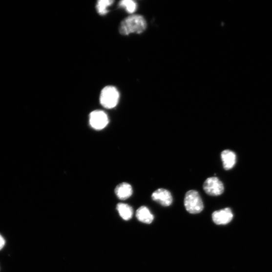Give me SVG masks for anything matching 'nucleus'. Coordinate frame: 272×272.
<instances>
[{
    "label": "nucleus",
    "instance_id": "nucleus-1",
    "mask_svg": "<svg viewBox=\"0 0 272 272\" xmlns=\"http://www.w3.org/2000/svg\"><path fill=\"white\" fill-rule=\"evenodd\" d=\"M147 28V22L142 16L134 15L124 20L119 27L120 33L123 36L131 34H140Z\"/></svg>",
    "mask_w": 272,
    "mask_h": 272
},
{
    "label": "nucleus",
    "instance_id": "nucleus-2",
    "mask_svg": "<svg viewBox=\"0 0 272 272\" xmlns=\"http://www.w3.org/2000/svg\"><path fill=\"white\" fill-rule=\"evenodd\" d=\"M184 205L186 210L190 214H198L204 209L202 198L197 190H190L186 193Z\"/></svg>",
    "mask_w": 272,
    "mask_h": 272
},
{
    "label": "nucleus",
    "instance_id": "nucleus-3",
    "mask_svg": "<svg viewBox=\"0 0 272 272\" xmlns=\"http://www.w3.org/2000/svg\"><path fill=\"white\" fill-rule=\"evenodd\" d=\"M119 99L120 94L117 89L114 86H107L101 92L100 103L106 108H113L117 105Z\"/></svg>",
    "mask_w": 272,
    "mask_h": 272
},
{
    "label": "nucleus",
    "instance_id": "nucleus-4",
    "mask_svg": "<svg viewBox=\"0 0 272 272\" xmlns=\"http://www.w3.org/2000/svg\"><path fill=\"white\" fill-rule=\"evenodd\" d=\"M203 188L207 194L212 196L221 195L225 190L223 183L217 177L208 178L204 183Z\"/></svg>",
    "mask_w": 272,
    "mask_h": 272
},
{
    "label": "nucleus",
    "instance_id": "nucleus-5",
    "mask_svg": "<svg viewBox=\"0 0 272 272\" xmlns=\"http://www.w3.org/2000/svg\"><path fill=\"white\" fill-rule=\"evenodd\" d=\"M108 117L104 111L96 110L90 114L89 124L95 130L104 129L108 125Z\"/></svg>",
    "mask_w": 272,
    "mask_h": 272
},
{
    "label": "nucleus",
    "instance_id": "nucleus-6",
    "mask_svg": "<svg viewBox=\"0 0 272 272\" xmlns=\"http://www.w3.org/2000/svg\"><path fill=\"white\" fill-rule=\"evenodd\" d=\"M233 218V214L229 208L215 211L212 214V219L217 225H227Z\"/></svg>",
    "mask_w": 272,
    "mask_h": 272
},
{
    "label": "nucleus",
    "instance_id": "nucleus-7",
    "mask_svg": "<svg viewBox=\"0 0 272 272\" xmlns=\"http://www.w3.org/2000/svg\"><path fill=\"white\" fill-rule=\"evenodd\" d=\"M152 199L161 205L165 207L170 206L173 201L170 192L165 188H158L153 192Z\"/></svg>",
    "mask_w": 272,
    "mask_h": 272
},
{
    "label": "nucleus",
    "instance_id": "nucleus-8",
    "mask_svg": "<svg viewBox=\"0 0 272 272\" xmlns=\"http://www.w3.org/2000/svg\"><path fill=\"white\" fill-rule=\"evenodd\" d=\"M224 168L230 170L232 168L236 161V156L234 152L230 150H224L221 154Z\"/></svg>",
    "mask_w": 272,
    "mask_h": 272
},
{
    "label": "nucleus",
    "instance_id": "nucleus-9",
    "mask_svg": "<svg viewBox=\"0 0 272 272\" xmlns=\"http://www.w3.org/2000/svg\"><path fill=\"white\" fill-rule=\"evenodd\" d=\"M115 194L119 199L126 200L132 195V187L129 184L122 183L116 188Z\"/></svg>",
    "mask_w": 272,
    "mask_h": 272
},
{
    "label": "nucleus",
    "instance_id": "nucleus-10",
    "mask_svg": "<svg viewBox=\"0 0 272 272\" xmlns=\"http://www.w3.org/2000/svg\"><path fill=\"white\" fill-rule=\"evenodd\" d=\"M136 215L138 220L144 223L150 224L154 220V216L146 206L140 207L137 210Z\"/></svg>",
    "mask_w": 272,
    "mask_h": 272
},
{
    "label": "nucleus",
    "instance_id": "nucleus-11",
    "mask_svg": "<svg viewBox=\"0 0 272 272\" xmlns=\"http://www.w3.org/2000/svg\"><path fill=\"white\" fill-rule=\"evenodd\" d=\"M117 209L120 216L125 220L131 219L133 216V210L129 205L125 203H119L117 205Z\"/></svg>",
    "mask_w": 272,
    "mask_h": 272
},
{
    "label": "nucleus",
    "instance_id": "nucleus-12",
    "mask_svg": "<svg viewBox=\"0 0 272 272\" xmlns=\"http://www.w3.org/2000/svg\"><path fill=\"white\" fill-rule=\"evenodd\" d=\"M114 2V1H110V0H100L96 6L98 13L101 15L106 14L108 12V8Z\"/></svg>",
    "mask_w": 272,
    "mask_h": 272
},
{
    "label": "nucleus",
    "instance_id": "nucleus-13",
    "mask_svg": "<svg viewBox=\"0 0 272 272\" xmlns=\"http://www.w3.org/2000/svg\"><path fill=\"white\" fill-rule=\"evenodd\" d=\"M119 6L130 13L134 12L137 9V4L132 0H123L119 2Z\"/></svg>",
    "mask_w": 272,
    "mask_h": 272
},
{
    "label": "nucleus",
    "instance_id": "nucleus-14",
    "mask_svg": "<svg viewBox=\"0 0 272 272\" xmlns=\"http://www.w3.org/2000/svg\"><path fill=\"white\" fill-rule=\"evenodd\" d=\"M5 240L4 237L0 234V251H1L5 246Z\"/></svg>",
    "mask_w": 272,
    "mask_h": 272
}]
</instances>
